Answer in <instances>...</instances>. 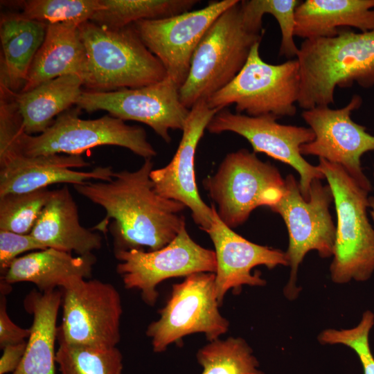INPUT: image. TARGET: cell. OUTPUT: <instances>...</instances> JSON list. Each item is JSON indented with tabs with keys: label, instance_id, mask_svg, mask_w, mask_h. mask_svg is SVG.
Instances as JSON below:
<instances>
[{
	"label": "cell",
	"instance_id": "31",
	"mask_svg": "<svg viewBox=\"0 0 374 374\" xmlns=\"http://www.w3.org/2000/svg\"><path fill=\"white\" fill-rule=\"evenodd\" d=\"M3 1L19 7L20 13L31 20L46 24L90 21L100 6L99 0H27Z\"/></svg>",
	"mask_w": 374,
	"mask_h": 374
},
{
	"label": "cell",
	"instance_id": "15",
	"mask_svg": "<svg viewBox=\"0 0 374 374\" xmlns=\"http://www.w3.org/2000/svg\"><path fill=\"white\" fill-rule=\"evenodd\" d=\"M362 104V98L354 95L344 107L332 109L317 107L302 112V118L314 134V139L301 146L302 155H314L341 166L368 191L371 184L363 172L361 157L374 150V136L366 127L354 122L350 116Z\"/></svg>",
	"mask_w": 374,
	"mask_h": 374
},
{
	"label": "cell",
	"instance_id": "24",
	"mask_svg": "<svg viewBox=\"0 0 374 374\" xmlns=\"http://www.w3.org/2000/svg\"><path fill=\"white\" fill-rule=\"evenodd\" d=\"M294 36L304 39L330 37L353 27L374 30V0H305L295 11Z\"/></svg>",
	"mask_w": 374,
	"mask_h": 374
},
{
	"label": "cell",
	"instance_id": "4",
	"mask_svg": "<svg viewBox=\"0 0 374 374\" xmlns=\"http://www.w3.org/2000/svg\"><path fill=\"white\" fill-rule=\"evenodd\" d=\"M79 30L87 57L83 86L89 91L139 88L167 76L133 25L109 29L87 21L79 25Z\"/></svg>",
	"mask_w": 374,
	"mask_h": 374
},
{
	"label": "cell",
	"instance_id": "9",
	"mask_svg": "<svg viewBox=\"0 0 374 374\" xmlns=\"http://www.w3.org/2000/svg\"><path fill=\"white\" fill-rule=\"evenodd\" d=\"M78 109L62 113L39 134L29 135L23 132L19 139L22 154L28 157L62 153L81 155L96 147L116 145L127 148L145 159L157 155L143 127L129 125L109 114L96 119H82L78 116Z\"/></svg>",
	"mask_w": 374,
	"mask_h": 374
},
{
	"label": "cell",
	"instance_id": "22",
	"mask_svg": "<svg viewBox=\"0 0 374 374\" xmlns=\"http://www.w3.org/2000/svg\"><path fill=\"white\" fill-rule=\"evenodd\" d=\"M87 64V51L79 25L73 22L48 24L44 40L19 92L30 91L44 82L66 75H78L83 80Z\"/></svg>",
	"mask_w": 374,
	"mask_h": 374
},
{
	"label": "cell",
	"instance_id": "33",
	"mask_svg": "<svg viewBox=\"0 0 374 374\" xmlns=\"http://www.w3.org/2000/svg\"><path fill=\"white\" fill-rule=\"evenodd\" d=\"M373 324L374 314L366 310L356 326L341 330L326 329L320 332L318 340L322 344H343L350 347L359 357L364 374H374V357L368 341Z\"/></svg>",
	"mask_w": 374,
	"mask_h": 374
},
{
	"label": "cell",
	"instance_id": "29",
	"mask_svg": "<svg viewBox=\"0 0 374 374\" xmlns=\"http://www.w3.org/2000/svg\"><path fill=\"white\" fill-rule=\"evenodd\" d=\"M58 343L55 361L60 374H122L123 355L116 346L100 348Z\"/></svg>",
	"mask_w": 374,
	"mask_h": 374
},
{
	"label": "cell",
	"instance_id": "7",
	"mask_svg": "<svg viewBox=\"0 0 374 374\" xmlns=\"http://www.w3.org/2000/svg\"><path fill=\"white\" fill-rule=\"evenodd\" d=\"M203 184L217 206L219 217L232 229L245 222L257 207L271 208L278 203L285 181L277 168L242 148L227 154L216 173Z\"/></svg>",
	"mask_w": 374,
	"mask_h": 374
},
{
	"label": "cell",
	"instance_id": "17",
	"mask_svg": "<svg viewBox=\"0 0 374 374\" xmlns=\"http://www.w3.org/2000/svg\"><path fill=\"white\" fill-rule=\"evenodd\" d=\"M219 111L210 108L206 100L197 101L190 109L181 130V139L172 160L163 168L153 169L150 175L154 190L189 208L194 222L204 231L211 226L213 208L199 194L195 181V154L204 130Z\"/></svg>",
	"mask_w": 374,
	"mask_h": 374
},
{
	"label": "cell",
	"instance_id": "14",
	"mask_svg": "<svg viewBox=\"0 0 374 374\" xmlns=\"http://www.w3.org/2000/svg\"><path fill=\"white\" fill-rule=\"evenodd\" d=\"M278 118L274 115L249 116L223 109L213 117L206 130L212 134H238L248 141L253 152L264 153L292 166L300 175L301 192L308 199L312 181L325 178L318 166L308 163L300 150L301 145L314 139V134L310 127L278 123Z\"/></svg>",
	"mask_w": 374,
	"mask_h": 374
},
{
	"label": "cell",
	"instance_id": "20",
	"mask_svg": "<svg viewBox=\"0 0 374 374\" xmlns=\"http://www.w3.org/2000/svg\"><path fill=\"white\" fill-rule=\"evenodd\" d=\"M30 234L46 248L78 256L91 254L102 246L100 235L80 224L76 203L66 186L51 190Z\"/></svg>",
	"mask_w": 374,
	"mask_h": 374
},
{
	"label": "cell",
	"instance_id": "6",
	"mask_svg": "<svg viewBox=\"0 0 374 374\" xmlns=\"http://www.w3.org/2000/svg\"><path fill=\"white\" fill-rule=\"evenodd\" d=\"M260 42L251 48L238 74L206 101L211 109L222 110L235 105L236 113L249 116H293L300 91V67L297 59L272 64L260 55Z\"/></svg>",
	"mask_w": 374,
	"mask_h": 374
},
{
	"label": "cell",
	"instance_id": "11",
	"mask_svg": "<svg viewBox=\"0 0 374 374\" xmlns=\"http://www.w3.org/2000/svg\"><path fill=\"white\" fill-rule=\"evenodd\" d=\"M62 319L57 339L73 345L116 347L121 340V298L114 286L76 278L62 288Z\"/></svg>",
	"mask_w": 374,
	"mask_h": 374
},
{
	"label": "cell",
	"instance_id": "36",
	"mask_svg": "<svg viewBox=\"0 0 374 374\" xmlns=\"http://www.w3.org/2000/svg\"><path fill=\"white\" fill-rule=\"evenodd\" d=\"M6 295L1 294L0 299V348L3 349L10 344L25 341L28 339L30 328H23L16 325L7 313Z\"/></svg>",
	"mask_w": 374,
	"mask_h": 374
},
{
	"label": "cell",
	"instance_id": "30",
	"mask_svg": "<svg viewBox=\"0 0 374 374\" xmlns=\"http://www.w3.org/2000/svg\"><path fill=\"white\" fill-rule=\"evenodd\" d=\"M301 1L244 0L240 1L245 20L257 29L262 30V17L271 15L277 21L281 33L279 55L290 60L296 57L299 47L294 42L295 11Z\"/></svg>",
	"mask_w": 374,
	"mask_h": 374
},
{
	"label": "cell",
	"instance_id": "1",
	"mask_svg": "<svg viewBox=\"0 0 374 374\" xmlns=\"http://www.w3.org/2000/svg\"><path fill=\"white\" fill-rule=\"evenodd\" d=\"M154 163L145 159L135 171L114 172L111 181H88L74 189L103 207L106 216L95 229L105 231L108 221L114 252L130 249H160L178 235L186 224L183 204L159 195L150 178Z\"/></svg>",
	"mask_w": 374,
	"mask_h": 374
},
{
	"label": "cell",
	"instance_id": "34",
	"mask_svg": "<svg viewBox=\"0 0 374 374\" xmlns=\"http://www.w3.org/2000/svg\"><path fill=\"white\" fill-rule=\"evenodd\" d=\"M22 132L14 91L0 86V166L23 154L19 145Z\"/></svg>",
	"mask_w": 374,
	"mask_h": 374
},
{
	"label": "cell",
	"instance_id": "19",
	"mask_svg": "<svg viewBox=\"0 0 374 374\" xmlns=\"http://www.w3.org/2000/svg\"><path fill=\"white\" fill-rule=\"evenodd\" d=\"M89 166L90 163L81 155L18 156L0 166V196L46 188L54 184L75 185L112 179L114 172L111 167H97L91 171L73 170Z\"/></svg>",
	"mask_w": 374,
	"mask_h": 374
},
{
	"label": "cell",
	"instance_id": "8",
	"mask_svg": "<svg viewBox=\"0 0 374 374\" xmlns=\"http://www.w3.org/2000/svg\"><path fill=\"white\" fill-rule=\"evenodd\" d=\"M321 180L312 181L309 198L305 199L299 182L288 175L282 197L270 208L281 216L288 231L285 253L291 271L284 294L289 299H295L299 293L296 285L297 272L305 255L312 250L323 258L334 254L336 227L329 211L333 195L330 186L323 185Z\"/></svg>",
	"mask_w": 374,
	"mask_h": 374
},
{
	"label": "cell",
	"instance_id": "27",
	"mask_svg": "<svg viewBox=\"0 0 374 374\" xmlns=\"http://www.w3.org/2000/svg\"><path fill=\"white\" fill-rule=\"evenodd\" d=\"M197 0H99L90 21L109 29H120L143 19H161L190 10Z\"/></svg>",
	"mask_w": 374,
	"mask_h": 374
},
{
	"label": "cell",
	"instance_id": "32",
	"mask_svg": "<svg viewBox=\"0 0 374 374\" xmlns=\"http://www.w3.org/2000/svg\"><path fill=\"white\" fill-rule=\"evenodd\" d=\"M51 192L46 188L0 196V230L30 234Z\"/></svg>",
	"mask_w": 374,
	"mask_h": 374
},
{
	"label": "cell",
	"instance_id": "21",
	"mask_svg": "<svg viewBox=\"0 0 374 374\" xmlns=\"http://www.w3.org/2000/svg\"><path fill=\"white\" fill-rule=\"evenodd\" d=\"M96 261L93 253L73 256L71 253L53 248L33 251L16 258L1 281L12 285L19 282L35 284L46 292L62 289L76 278H89Z\"/></svg>",
	"mask_w": 374,
	"mask_h": 374
},
{
	"label": "cell",
	"instance_id": "16",
	"mask_svg": "<svg viewBox=\"0 0 374 374\" xmlns=\"http://www.w3.org/2000/svg\"><path fill=\"white\" fill-rule=\"evenodd\" d=\"M237 1H212L201 9L166 18L143 19L132 25L145 46L161 62L167 76L180 88L204 34L220 15Z\"/></svg>",
	"mask_w": 374,
	"mask_h": 374
},
{
	"label": "cell",
	"instance_id": "12",
	"mask_svg": "<svg viewBox=\"0 0 374 374\" xmlns=\"http://www.w3.org/2000/svg\"><path fill=\"white\" fill-rule=\"evenodd\" d=\"M114 255L119 261L116 271L124 287L139 290L142 300L150 306L157 302V287L163 280L217 270L215 251L195 242L186 224L172 241L160 249L123 250L115 251Z\"/></svg>",
	"mask_w": 374,
	"mask_h": 374
},
{
	"label": "cell",
	"instance_id": "26",
	"mask_svg": "<svg viewBox=\"0 0 374 374\" xmlns=\"http://www.w3.org/2000/svg\"><path fill=\"white\" fill-rule=\"evenodd\" d=\"M82 78L66 75L42 83L25 92H14L24 132H44L60 114L75 105L81 95Z\"/></svg>",
	"mask_w": 374,
	"mask_h": 374
},
{
	"label": "cell",
	"instance_id": "35",
	"mask_svg": "<svg viewBox=\"0 0 374 374\" xmlns=\"http://www.w3.org/2000/svg\"><path fill=\"white\" fill-rule=\"evenodd\" d=\"M45 249L46 247L30 234L0 230V270L2 276L20 254Z\"/></svg>",
	"mask_w": 374,
	"mask_h": 374
},
{
	"label": "cell",
	"instance_id": "25",
	"mask_svg": "<svg viewBox=\"0 0 374 374\" xmlns=\"http://www.w3.org/2000/svg\"><path fill=\"white\" fill-rule=\"evenodd\" d=\"M62 292L33 290L25 297L24 306L33 317L24 357L12 374H55V343L57 313Z\"/></svg>",
	"mask_w": 374,
	"mask_h": 374
},
{
	"label": "cell",
	"instance_id": "38",
	"mask_svg": "<svg viewBox=\"0 0 374 374\" xmlns=\"http://www.w3.org/2000/svg\"><path fill=\"white\" fill-rule=\"evenodd\" d=\"M373 176H374V174H373ZM370 208H372V210L371 211V217L373 219V224H374V198H373V197H371V207Z\"/></svg>",
	"mask_w": 374,
	"mask_h": 374
},
{
	"label": "cell",
	"instance_id": "3",
	"mask_svg": "<svg viewBox=\"0 0 374 374\" xmlns=\"http://www.w3.org/2000/svg\"><path fill=\"white\" fill-rule=\"evenodd\" d=\"M264 30L244 18L240 1L224 11L211 25L191 60L186 81L179 88L182 104L190 109L226 86L243 68Z\"/></svg>",
	"mask_w": 374,
	"mask_h": 374
},
{
	"label": "cell",
	"instance_id": "13",
	"mask_svg": "<svg viewBox=\"0 0 374 374\" xmlns=\"http://www.w3.org/2000/svg\"><path fill=\"white\" fill-rule=\"evenodd\" d=\"M75 105L89 113L103 110L124 121L143 123L166 143L171 142L170 130H183L190 112L181 102L179 87L168 76L139 88L83 91Z\"/></svg>",
	"mask_w": 374,
	"mask_h": 374
},
{
	"label": "cell",
	"instance_id": "18",
	"mask_svg": "<svg viewBox=\"0 0 374 374\" xmlns=\"http://www.w3.org/2000/svg\"><path fill=\"white\" fill-rule=\"evenodd\" d=\"M213 222L206 232L215 247L217 270L215 273V291L220 305L226 292L232 289L240 292L243 285L264 286L265 280L258 272L251 274L256 266L269 269L278 265L289 266L285 252L255 244L234 232L219 217L212 204Z\"/></svg>",
	"mask_w": 374,
	"mask_h": 374
},
{
	"label": "cell",
	"instance_id": "23",
	"mask_svg": "<svg viewBox=\"0 0 374 374\" xmlns=\"http://www.w3.org/2000/svg\"><path fill=\"white\" fill-rule=\"evenodd\" d=\"M45 23L20 12L2 13L0 20V86L14 92L24 87L33 59L42 44Z\"/></svg>",
	"mask_w": 374,
	"mask_h": 374
},
{
	"label": "cell",
	"instance_id": "28",
	"mask_svg": "<svg viewBox=\"0 0 374 374\" xmlns=\"http://www.w3.org/2000/svg\"><path fill=\"white\" fill-rule=\"evenodd\" d=\"M202 374H265L253 350L241 337L217 339L199 348L196 354Z\"/></svg>",
	"mask_w": 374,
	"mask_h": 374
},
{
	"label": "cell",
	"instance_id": "37",
	"mask_svg": "<svg viewBox=\"0 0 374 374\" xmlns=\"http://www.w3.org/2000/svg\"><path fill=\"white\" fill-rule=\"evenodd\" d=\"M27 341L10 344L3 348L0 359V374L13 373L20 364L26 349Z\"/></svg>",
	"mask_w": 374,
	"mask_h": 374
},
{
	"label": "cell",
	"instance_id": "5",
	"mask_svg": "<svg viewBox=\"0 0 374 374\" xmlns=\"http://www.w3.org/2000/svg\"><path fill=\"white\" fill-rule=\"evenodd\" d=\"M317 166L331 188L337 217L331 279L337 284L366 281L374 271V228L367 215L369 191L339 165L319 158Z\"/></svg>",
	"mask_w": 374,
	"mask_h": 374
},
{
	"label": "cell",
	"instance_id": "2",
	"mask_svg": "<svg viewBox=\"0 0 374 374\" xmlns=\"http://www.w3.org/2000/svg\"><path fill=\"white\" fill-rule=\"evenodd\" d=\"M300 67L297 103L304 110L334 104L337 87L374 86V30L341 28L330 37L304 39L296 57Z\"/></svg>",
	"mask_w": 374,
	"mask_h": 374
},
{
	"label": "cell",
	"instance_id": "10",
	"mask_svg": "<svg viewBox=\"0 0 374 374\" xmlns=\"http://www.w3.org/2000/svg\"><path fill=\"white\" fill-rule=\"evenodd\" d=\"M215 279V273H196L172 285L159 318L145 331L154 352H163L190 334L204 333L211 341L227 332L229 322L219 311Z\"/></svg>",
	"mask_w": 374,
	"mask_h": 374
}]
</instances>
